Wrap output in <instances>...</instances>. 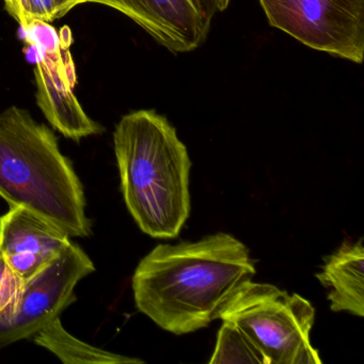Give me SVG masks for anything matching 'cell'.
Wrapping results in <instances>:
<instances>
[{
    "label": "cell",
    "instance_id": "obj_6",
    "mask_svg": "<svg viewBox=\"0 0 364 364\" xmlns=\"http://www.w3.org/2000/svg\"><path fill=\"white\" fill-rule=\"evenodd\" d=\"M50 23L36 21L24 31L25 40L36 52V99L48 122L68 139L78 142L101 135L105 129L82 109L74 93L75 71L69 52L71 42L63 41Z\"/></svg>",
    "mask_w": 364,
    "mask_h": 364
},
{
    "label": "cell",
    "instance_id": "obj_4",
    "mask_svg": "<svg viewBox=\"0 0 364 364\" xmlns=\"http://www.w3.org/2000/svg\"><path fill=\"white\" fill-rule=\"evenodd\" d=\"M314 318V306L306 298L250 280L238 289L219 319L237 326L267 364H321L310 343Z\"/></svg>",
    "mask_w": 364,
    "mask_h": 364
},
{
    "label": "cell",
    "instance_id": "obj_1",
    "mask_svg": "<svg viewBox=\"0 0 364 364\" xmlns=\"http://www.w3.org/2000/svg\"><path fill=\"white\" fill-rule=\"evenodd\" d=\"M255 274L247 247L230 234L217 233L155 247L136 268L132 287L138 310L180 336L220 318Z\"/></svg>",
    "mask_w": 364,
    "mask_h": 364
},
{
    "label": "cell",
    "instance_id": "obj_8",
    "mask_svg": "<svg viewBox=\"0 0 364 364\" xmlns=\"http://www.w3.org/2000/svg\"><path fill=\"white\" fill-rule=\"evenodd\" d=\"M231 0H82L117 10L173 54L203 46L217 14Z\"/></svg>",
    "mask_w": 364,
    "mask_h": 364
},
{
    "label": "cell",
    "instance_id": "obj_2",
    "mask_svg": "<svg viewBox=\"0 0 364 364\" xmlns=\"http://www.w3.org/2000/svg\"><path fill=\"white\" fill-rule=\"evenodd\" d=\"M114 153L127 210L151 237L176 238L191 213V161L176 129L155 110L122 117Z\"/></svg>",
    "mask_w": 364,
    "mask_h": 364
},
{
    "label": "cell",
    "instance_id": "obj_13",
    "mask_svg": "<svg viewBox=\"0 0 364 364\" xmlns=\"http://www.w3.org/2000/svg\"><path fill=\"white\" fill-rule=\"evenodd\" d=\"M24 283L0 255V318L9 316L18 304Z\"/></svg>",
    "mask_w": 364,
    "mask_h": 364
},
{
    "label": "cell",
    "instance_id": "obj_10",
    "mask_svg": "<svg viewBox=\"0 0 364 364\" xmlns=\"http://www.w3.org/2000/svg\"><path fill=\"white\" fill-rule=\"evenodd\" d=\"M319 282L328 291L330 309L333 312L364 315V249L363 240L346 242L325 257Z\"/></svg>",
    "mask_w": 364,
    "mask_h": 364
},
{
    "label": "cell",
    "instance_id": "obj_15",
    "mask_svg": "<svg viewBox=\"0 0 364 364\" xmlns=\"http://www.w3.org/2000/svg\"><path fill=\"white\" fill-rule=\"evenodd\" d=\"M58 18H61L77 6L82 5V0H54Z\"/></svg>",
    "mask_w": 364,
    "mask_h": 364
},
{
    "label": "cell",
    "instance_id": "obj_5",
    "mask_svg": "<svg viewBox=\"0 0 364 364\" xmlns=\"http://www.w3.org/2000/svg\"><path fill=\"white\" fill-rule=\"evenodd\" d=\"M268 23L312 50L361 65L364 0H259Z\"/></svg>",
    "mask_w": 364,
    "mask_h": 364
},
{
    "label": "cell",
    "instance_id": "obj_9",
    "mask_svg": "<svg viewBox=\"0 0 364 364\" xmlns=\"http://www.w3.org/2000/svg\"><path fill=\"white\" fill-rule=\"evenodd\" d=\"M63 230L22 208L0 216V255L23 283L55 261L71 242Z\"/></svg>",
    "mask_w": 364,
    "mask_h": 364
},
{
    "label": "cell",
    "instance_id": "obj_7",
    "mask_svg": "<svg viewBox=\"0 0 364 364\" xmlns=\"http://www.w3.org/2000/svg\"><path fill=\"white\" fill-rule=\"evenodd\" d=\"M95 272L86 252L70 242L60 255L23 285L16 309L0 318V347L29 338L76 300L74 289Z\"/></svg>",
    "mask_w": 364,
    "mask_h": 364
},
{
    "label": "cell",
    "instance_id": "obj_3",
    "mask_svg": "<svg viewBox=\"0 0 364 364\" xmlns=\"http://www.w3.org/2000/svg\"><path fill=\"white\" fill-rule=\"evenodd\" d=\"M0 197L70 237L92 233L84 187L54 132L14 105L0 112Z\"/></svg>",
    "mask_w": 364,
    "mask_h": 364
},
{
    "label": "cell",
    "instance_id": "obj_12",
    "mask_svg": "<svg viewBox=\"0 0 364 364\" xmlns=\"http://www.w3.org/2000/svg\"><path fill=\"white\" fill-rule=\"evenodd\" d=\"M208 363L267 364V361L237 326L223 321L216 347Z\"/></svg>",
    "mask_w": 364,
    "mask_h": 364
},
{
    "label": "cell",
    "instance_id": "obj_11",
    "mask_svg": "<svg viewBox=\"0 0 364 364\" xmlns=\"http://www.w3.org/2000/svg\"><path fill=\"white\" fill-rule=\"evenodd\" d=\"M33 342L59 358L65 364H141L137 358L104 350L75 338L65 329L60 316L33 334Z\"/></svg>",
    "mask_w": 364,
    "mask_h": 364
},
{
    "label": "cell",
    "instance_id": "obj_14",
    "mask_svg": "<svg viewBox=\"0 0 364 364\" xmlns=\"http://www.w3.org/2000/svg\"><path fill=\"white\" fill-rule=\"evenodd\" d=\"M8 14L20 24L22 28L28 26L27 0H3Z\"/></svg>",
    "mask_w": 364,
    "mask_h": 364
}]
</instances>
